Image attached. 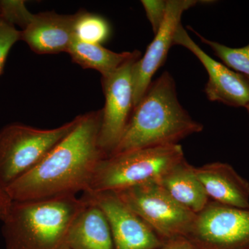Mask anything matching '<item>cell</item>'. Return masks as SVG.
<instances>
[{
    "label": "cell",
    "instance_id": "obj_1",
    "mask_svg": "<svg viewBox=\"0 0 249 249\" xmlns=\"http://www.w3.org/2000/svg\"><path fill=\"white\" fill-rule=\"evenodd\" d=\"M102 115L101 109L78 116L71 132L6 188L11 200L52 199L89 191L98 163L107 157L98 142Z\"/></svg>",
    "mask_w": 249,
    "mask_h": 249
},
{
    "label": "cell",
    "instance_id": "obj_2",
    "mask_svg": "<svg viewBox=\"0 0 249 249\" xmlns=\"http://www.w3.org/2000/svg\"><path fill=\"white\" fill-rule=\"evenodd\" d=\"M203 128V124L193 119L180 104L175 80L169 72L165 71L152 82L145 96L134 108L124 134L110 156L178 145Z\"/></svg>",
    "mask_w": 249,
    "mask_h": 249
},
{
    "label": "cell",
    "instance_id": "obj_3",
    "mask_svg": "<svg viewBox=\"0 0 249 249\" xmlns=\"http://www.w3.org/2000/svg\"><path fill=\"white\" fill-rule=\"evenodd\" d=\"M85 205L76 196L11 201L1 221L4 249H69L70 228Z\"/></svg>",
    "mask_w": 249,
    "mask_h": 249
},
{
    "label": "cell",
    "instance_id": "obj_4",
    "mask_svg": "<svg viewBox=\"0 0 249 249\" xmlns=\"http://www.w3.org/2000/svg\"><path fill=\"white\" fill-rule=\"evenodd\" d=\"M184 159L179 144L139 149L106 157L98 163L86 193L116 192L159 181Z\"/></svg>",
    "mask_w": 249,
    "mask_h": 249
},
{
    "label": "cell",
    "instance_id": "obj_5",
    "mask_svg": "<svg viewBox=\"0 0 249 249\" xmlns=\"http://www.w3.org/2000/svg\"><path fill=\"white\" fill-rule=\"evenodd\" d=\"M77 122L78 116L56 128L39 129L15 123L0 129V187L6 191L35 168Z\"/></svg>",
    "mask_w": 249,
    "mask_h": 249
},
{
    "label": "cell",
    "instance_id": "obj_6",
    "mask_svg": "<svg viewBox=\"0 0 249 249\" xmlns=\"http://www.w3.org/2000/svg\"><path fill=\"white\" fill-rule=\"evenodd\" d=\"M113 193L163 242L173 237H185L196 218V214L178 204L157 181Z\"/></svg>",
    "mask_w": 249,
    "mask_h": 249
},
{
    "label": "cell",
    "instance_id": "obj_7",
    "mask_svg": "<svg viewBox=\"0 0 249 249\" xmlns=\"http://www.w3.org/2000/svg\"><path fill=\"white\" fill-rule=\"evenodd\" d=\"M185 237L196 249H249V209L210 201Z\"/></svg>",
    "mask_w": 249,
    "mask_h": 249
},
{
    "label": "cell",
    "instance_id": "obj_8",
    "mask_svg": "<svg viewBox=\"0 0 249 249\" xmlns=\"http://www.w3.org/2000/svg\"><path fill=\"white\" fill-rule=\"evenodd\" d=\"M140 56L129 60L108 76L102 77L105 103L99 132V146L107 157L124 134L134 109L132 67Z\"/></svg>",
    "mask_w": 249,
    "mask_h": 249
},
{
    "label": "cell",
    "instance_id": "obj_9",
    "mask_svg": "<svg viewBox=\"0 0 249 249\" xmlns=\"http://www.w3.org/2000/svg\"><path fill=\"white\" fill-rule=\"evenodd\" d=\"M81 197L106 214L114 249H157L164 242L113 192L84 193Z\"/></svg>",
    "mask_w": 249,
    "mask_h": 249
},
{
    "label": "cell",
    "instance_id": "obj_10",
    "mask_svg": "<svg viewBox=\"0 0 249 249\" xmlns=\"http://www.w3.org/2000/svg\"><path fill=\"white\" fill-rule=\"evenodd\" d=\"M174 45L182 46L200 61L209 75L204 92L212 102L231 107H247L249 105V79L211 58L190 37L181 24L174 37Z\"/></svg>",
    "mask_w": 249,
    "mask_h": 249
},
{
    "label": "cell",
    "instance_id": "obj_11",
    "mask_svg": "<svg viewBox=\"0 0 249 249\" xmlns=\"http://www.w3.org/2000/svg\"><path fill=\"white\" fill-rule=\"evenodd\" d=\"M201 2L197 0H168L166 14L161 25L142 58L132 67L134 108L142 101L152 82V78L166 60L183 13Z\"/></svg>",
    "mask_w": 249,
    "mask_h": 249
},
{
    "label": "cell",
    "instance_id": "obj_12",
    "mask_svg": "<svg viewBox=\"0 0 249 249\" xmlns=\"http://www.w3.org/2000/svg\"><path fill=\"white\" fill-rule=\"evenodd\" d=\"M75 18L76 14H34L27 27L20 31V40L37 54L67 53L73 39Z\"/></svg>",
    "mask_w": 249,
    "mask_h": 249
},
{
    "label": "cell",
    "instance_id": "obj_13",
    "mask_svg": "<svg viewBox=\"0 0 249 249\" xmlns=\"http://www.w3.org/2000/svg\"><path fill=\"white\" fill-rule=\"evenodd\" d=\"M210 201L249 209V182L227 163L213 162L195 168Z\"/></svg>",
    "mask_w": 249,
    "mask_h": 249
},
{
    "label": "cell",
    "instance_id": "obj_14",
    "mask_svg": "<svg viewBox=\"0 0 249 249\" xmlns=\"http://www.w3.org/2000/svg\"><path fill=\"white\" fill-rule=\"evenodd\" d=\"M85 202L70 228L67 237L69 249H114L106 214L96 205Z\"/></svg>",
    "mask_w": 249,
    "mask_h": 249
},
{
    "label": "cell",
    "instance_id": "obj_15",
    "mask_svg": "<svg viewBox=\"0 0 249 249\" xmlns=\"http://www.w3.org/2000/svg\"><path fill=\"white\" fill-rule=\"evenodd\" d=\"M195 168L184 159L157 182L180 206L197 214L209 204L210 199L196 176Z\"/></svg>",
    "mask_w": 249,
    "mask_h": 249
},
{
    "label": "cell",
    "instance_id": "obj_16",
    "mask_svg": "<svg viewBox=\"0 0 249 249\" xmlns=\"http://www.w3.org/2000/svg\"><path fill=\"white\" fill-rule=\"evenodd\" d=\"M73 62L82 68L96 70L102 77L108 76L124 64L142 55L139 51L116 53L101 45L86 43L73 38L67 51Z\"/></svg>",
    "mask_w": 249,
    "mask_h": 249
},
{
    "label": "cell",
    "instance_id": "obj_17",
    "mask_svg": "<svg viewBox=\"0 0 249 249\" xmlns=\"http://www.w3.org/2000/svg\"><path fill=\"white\" fill-rule=\"evenodd\" d=\"M75 14L73 38L86 43L101 45L109 40L111 28L105 18L84 10Z\"/></svg>",
    "mask_w": 249,
    "mask_h": 249
},
{
    "label": "cell",
    "instance_id": "obj_18",
    "mask_svg": "<svg viewBox=\"0 0 249 249\" xmlns=\"http://www.w3.org/2000/svg\"><path fill=\"white\" fill-rule=\"evenodd\" d=\"M202 43L209 46L213 51L214 55L222 60L224 65L249 79V43L245 47H228L219 42L209 40L188 27Z\"/></svg>",
    "mask_w": 249,
    "mask_h": 249
},
{
    "label": "cell",
    "instance_id": "obj_19",
    "mask_svg": "<svg viewBox=\"0 0 249 249\" xmlns=\"http://www.w3.org/2000/svg\"><path fill=\"white\" fill-rule=\"evenodd\" d=\"M26 7L24 1L1 0L0 1V18L6 22L22 27H27L34 17Z\"/></svg>",
    "mask_w": 249,
    "mask_h": 249
},
{
    "label": "cell",
    "instance_id": "obj_20",
    "mask_svg": "<svg viewBox=\"0 0 249 249\" xmlns=\"http://www.w3.org/2000/svg\"><path fill=\"white\" fill-rule=\"evenodd\" d=\"M21 31L0 18V75L2 73L6 58L15 43L20 40Z\"/></svg>",
    "mask_w": 249,
    "mask_h": 249
},
{
    "label": "cell",
    "instance_id": "obj_21",
    "mask_svg": "<svg viewBox=\"0 0 249 249\" xmlns=\"http://www.w3.org/2000/svg\"><path fill=\"white\" fill-rule=\"evenodd\" d=\"M168 0H142V4L154 33L160 29L166 14Z\"/></svg>",
    "mask_w": 249,
    "mask_h": 249
},
{
    "label": "cell",
    "instance_id": "obj_22",
    "mask_svg": "<svg viewBox=\"0 0 249 249\" xmlns=\"http://www.w3.org/2000/svg\"><path fill=\"white\" fill-rule=\"evenodd\" d=\"M157 249H196L185 237H176L165 240L160 248Z\"/></svg>",
    "mask_w": 249,
    "mask_h": 249
},
{
    "label": "cell",
    "instance_id": "obj_23",
    "mask_svg": "<svg viewBox=\"0 0 249 249\" xmlns=\"http://www.w3.org/2000/svg\"><path fill=\"white\" fill-rule=\"evenodd\" d=\"M246 109H247V112H248L249 117V105L248 106H247V107H246Z\"/></svg>",
    "mask_w": 249,
    "mask_h": 249
}]
</instances>
